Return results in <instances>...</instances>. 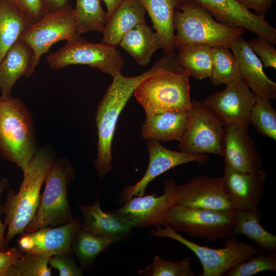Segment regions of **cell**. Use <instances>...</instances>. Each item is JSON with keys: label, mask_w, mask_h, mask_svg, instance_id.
Here are the masks:
<instances>
[{"label": "cell", "mask_w": 276, "mask_h": 276, "mask_svg": "<svg viewBox=\"0 0 276 276\" xmlns=\"http://www.w3.org/2000/svg\"><path fill=\"white\" fill-rule=\"evenodd\" d=\"M17 247L0 250V276H6L10 266L24 254Z\"/></svg>", "instance_id": "ab89813d"}, {"label": "cell", "mask_w": 276, "mask_h": 276, "mask_svg": "<svg viewBox=\"0 0 276 276\" xmlns=\"http://www.w3.org/2000/svg\"><path fill=\"white\" fill-rule=\"evenodd\" d=\"M176 191L175 204L217 211L234 210L224 191L223 176H197L186 183L177 185Z\"/></svg>", "instance_id": "2e32d148"}, {"label": "cell", "mask_w": 276, "mask_h": 276, "mask_svg": "<svg viewBox=\"0 0 276 276\" xmlns=\"http://www.w3.org/2000/svg\"><path fill=\"white\" fill-rule=\"evenodd\" d=\"M146 12L137 0H124L107 19L101 42L115 48L134 26L146 23Z\"/></svg>", "instance_id": "7402d4cb"}, {"label": "cell", "mask_w": 276, "mask_h": 276, "mask_svg": "<svg viewBox=\"0 0 276 276\" xmlns=\"http://www.w3.org/2000/svg\"><path fill=\"white\" fill-rule=\"evenodd\" d=\"M55 159V152L51 147L38 149L27 170L23 173L24 179L18 191H7L1 209L5 215L4 223L7 227V244L16 235L24 233L34 218L39 203L42 185Z\"/></svg>", "instance_id": "3957f363"}, {"label": "cell", "mask_w": 276, "mask_h": 276, "mask_svg": "<svg viewBox=\"0 0 276 276\" xmlns=\"http://www.w3.org/2000/svg\"><path fill=\"white\" fill-rule=\"evenodd\" d=\"M80 219L55 227H45L32 233H24L17 241V248L24 252L52 256L73 254L71 245L80 227Z\"/></svg>", "instance_id": "d6986e66"}, {"label": "cell", "mask_w": 276, "mask_h": 276, "mask_svg": "<svg viewBox=\"0 0 276 276\" xmlns=\"http://www.w3.org/2000/svg\"><path fill=\"white\" fill-rule=\"evenodd\" d=\"M112 244L108 238L84 231L79 227L73 236L71 248L83 268L91 265L98 256Z\"/></svg>", "instance_id": "f1b7e54d"}, {"label": "cell", "mask_w": 276, "mask_h": 276, "mask_svg": "<svg viewBox=\"0 0 276 276\" xmlns=\"http://www.w3.org/2000/svg\"><path fill=\"white\" fill-rule=\"evenodd\" d=\"M256 95L243 78L226 85L203 101L224 127L236 124L248 126Z\"/></svg>", "instance_id": "7c38bea8"}, {"label": "cell", "mask_w": 276, "mask_h": 276, "mask_svg": "<svg viewBox=\"0 0 276 276\" xmlns=\"http://www.w3.org/2000/svg\"><path fill=\"white\" fill-rule=\"evenodd\" d=\"M119 45L141 66H146L149 63L157 50L164 49L160 36L146 23L137 25L127 32Z\"/></svg>", "instance_id": "484cf974"}, {"label": "cell", "mask_w": 276, "mask_h": 276, "mask_svg": "<svg viewBox=\"0 0 276 276\" xmlns=\"http://www.w3.org/2000/svg\"><path fill=\"white\" fill-rule=\"evenodd\" d=\"M249 123L261 135L276 140V111L270 99L256 96Z\"/></svg>", "instance_id": "d6a6232c"}, {"label": "cell", "mask_w": 276, "mask_h": 276, "mask_svg": "<svg viewBox=\"0 0 276 276\" xmlns=\"http://www.w3.org/2000/svg\"><path fill=\"white\" fill-rule=\"evenodd\" d=\"M236 223L233 234H243L254 241L259 253L276 252V236L260 223V210H236Z\"/></svg>", "instance_id": "4316f807"}, {"label": "cell", "mask_w": 276, "mask_h": 276, "mask_svg": "<svg viewBox=\"0 0 276 276\" xmlns=\"http://www.w3.org/2000/svg\"><path fill=\"white\" fill-rule=\"evenodd\" d=\"M164 56L150 68L134 77L119 73L113 77L111 84L99 103L95 114L97 128V153L93 165L102 179L111 170L112 142L119 117L139 83L156 70L167 64Z\"/></svg>", "instance_id": "6da1fadb"}, {"label": "cell", "mask_w": 276, "mask_h": 276, "mask_svg": "<svg viewBox=\"0 0 276 276\" xmlns=\"http://www.w3.org/2000/svg\"><path fill=\"white\" fill-rule=\"evenodd\" d=\"M106 7L107 19L112 14L124 0H102Z\"/></svg>", "instance_id": "ee69618b"}, {"label": "cell", "mask_w": 276, "mask_h": 276, "mask_svg": "<svg viewBox=\"0 0 276 276\" xmlns=\"http://www.w3.org/2000/svg\"><path fill=\"white\" fill-rule=\"evenodd\" d=\"M75 12L78 33L102 32L107 21V13L101 0H76Z\"/></svg>", "instance_id": "1f68e13d"}, {"label": "cell", "mask_w": 276, "mask_h": 276, "mask_svg": "<svg viewBox=\"0 0 276 276\" xmlns=\"http://www.w3.org/2000/svg\"><path fill=\"white\" fill-rule=\"evenodd\" d=\"M191 258H185L179 261L166 260L155 256L151 264L139 270L145 276H194L191 267Z\"/></svg>", "instance_id": "e575fe53"}, {"label": "cell", "mask_w": 276, "mask_h": 276, "mask_svg": "<svg viewBox=\"0 0 276 276\" xmlns=\"http://www.w3.org/2000/svg\"><path fill=\"white\" fill-rule=\"evenodd\" d=\"M50 68L58 70L71 65H86L112 77L121 73L125 61L117 48L102 42H88L82 36L66 41L55 52L47 56Z\"/></svg>", "instance_id": "30bf717a"}, {"label": "cell", "mask_w": 276, "mask_h": 276, "mask_svg": "<svg viewBox=\"0 0 276 276\" xmlns=\"http://www.w3.org/2000/svg\"><path fill=\"white\" fill-rule=\"evenodd\" d=\"M177 55L179 63L190 77L199 80L209 78L212 70V47L191 44L179 50Z\"/></svg>", "instance_id": "f546056e"}, {"label": "cell", "mask_w": 276, "mask_h": 276, "mask_svg": "<svg viewBox=\"0 0 276 276\" xmlns=\"http://www.w3.org/2000/svg\"><path fill=\"white\" fill-rule=\"evenodd\" d=\"M51 256L33 252H24L9 267L6 276H51V267L48 262Z\"/></svg>", "instance_id": "836d02e7"}, {"label": "cell", "mask_w": 276, "mask_h": 276, "mask_svg": "<svg viewBox=\"0 0 276 276\" xmlns=\"http://www.w3.org/2000/svg\"><path fill=\"white\" fill-rule=\"evenodd\" d=\"M9 186V181L5 176H2L0 175V200L1 197L5 190ZM2 206L0 203V213L1 212ZM6 226L3 223L0 218V250H5L8 248V245L6 241V235H5Z\"/></svg>", "instance_id": "b9f144b4"}, {"label": "cell", "mask_w": 276, "mask_h": 276, "mask_svg": "<svg viewBox=\"0 0 276 276\" xmlns=\"http://www.w3.org/2000/svg\"><path fill=\"white\" fill-rule=\"evenodd\" d=\"M155 227L151 235L158 238L166 237L181 243L190 249L197 257L202 267L200 276H222L232 266L259 254L257 247L240 240L235 235L226 239L225 247L214 249L200 245L185 238L169 226Z\"/></svg>", "instance_id": "ba28073f"}, {"label": "cell", "mask_w": 276, "mask_h": 276, "mask_svg": "<svg viewBox=\"0 0 276 276\" xmlns=\"http://www.w3.org/2000/svg\"><path fill=\"white\" fill-rule=\"evenodd\" d=\"M83 215L80 227L92 234L105 237L113 243L124 240L134 228L133 224L126 218L112 211L104 212L99 199L91 205L78 204Z\"/></svg>", "instance_id": "44dd1931"}, {"label": "cell", "mask_w": 276, "mask_h": 276, "mask_svg": "<svg viewBox=\"0 0 276 276\" xmlns=\"http://www.w3.org/2000/svg\"><path fill=\"white\" fill-rule=\"evenodd\" d=\"M223 157L224 167L238 172H252L262 165L248 126L244 125L224 127Z\"/></svg>", "instance_id": "e0dca14e"}, {"label": "cell", "mask_w": 276, "mask_h": 276, "mask_svg": "<svg viewBox=\"0 0 276 276\" xmlns=\"http://www.w3.org/2000/svg\"><path fill=\"white\" fill-rule=\"evenodd\" d=\"M49 266L56 269L60 276H82L83 268L77 266L73 254L52 255L48 262Z\"/></svg>", "instance_id": "74e56055"}, {"label": "cell", "mask_w": 276, "mask_h": 276, "mask_svg": "<svg viewBox=\"0 0 276 276\" xmlns=\"http://www.w3.org/2000/svg\"><path fill=\"white\" fill-rule=\"evenodd\" d=\"M45 13L57 11L68 5V0H43Z\"/></svg>", "instance_id": "7bdbcfd3"}, {"label": "cell", "mask_w": 276, "mask_h": 276, "mask_svg": "<svg viewBox=\"0 0 276 276\" xmlns=\"http://www.w3.org/2000/svg\"><path fill=\"white\" fill-rule=\"evenodd\" d=\"M75 172L67 159H55L46 175L43 194L36 214L24 233H32L41 228L64 224L75 220L68 199V185Z\"/></svg>", "instance_id": "8992f818"}, {"label": "cell", "mask_w": 276, "mask_h": 276, "mask_svg": "<svg viewBox=\"0 0 276 276\" xmlns=\"http://www.w3.org/2000/svg\"><path fill=\"white\" fill-rule=\"evenodd\" d=\"M174 27L175 47L178 50L191 44L229 48L237 37L244 33L242 28L217 21L201 6L186 0L174 11Z\"/></svg>", "instance_id": "5b68a950"}, {"label": "cell", "mask_w": 276, "mask_h": 276, "mask_svg": "<svg viewBox=\"0 0 276 276\" xmlns=\"http://www.w3.org/2000/svg\"><path fill=\"white\" fill-rule=\"evenodd\" d=\"M32 24L40 19L45 13L43 0H6Z\"/></svg>", "instance_id": "f35d334b"}, {"label": "cell", "mask_w": 276, "mask_h": 276, "mask_svg": "<svg viewBox=\"0 0 276 276\" xmlns=\"http://www.w3.org/2000/svg\"><path fill=\"white\" fill-rule=\"evenodd\" d=\"M81 37L77 30L75 10L71 5L45 13L38 21L32 24L19 39L27 44L33 52L32 63L26 76H31L34 73L41 57L48 53L53 44Z\"/></svg>", "instance_id": "9c48e42d"}, {"label": "cell", "mask_w": 276, "mask_h": 276, "mask_svg": "<svg viewBox=\"0 0 276 276\" xmlns=\"http://www.w3.org/2000/svg\"><path fill=\"white\" fill-rule=\"evenodd\" d=\"M144 8L152 22L153 29L160 36L165 54L174 53L175 30L174 13L185 0H137Z\"/></svg>", "instance_id": "d4e9b609"}, {"label": "cell", "mask_w": 276, "mask_h": 276, "mask_svg": "<svg viewBox=\"0 0 276 276\" xmlns=\"http://www.w3.org/2000/svg\"><path fill=\"white\" fill-rule=\"evenodd\" d=\"M32 24L6 0H0V62L8 50Z\"/></svg>", "instance_id": "83f0119b"}, {"label": "cell", "mask_w": 276, "mask_h": 276, "mask_svg": "<svg viewBox=\"0 0 276 276\" xmlns=\"http://www.w3.org/2000/svg\"><path fill=\"white\" fill-rule=\"evenodd\" d=\"M246 9H253L256 14L265 18L267 11L275 0H236Z\"/></svg>", "instance_id": "60d3db41"}, {"label": "cell", "mask_w": 276, "mask_h": 276, "mask_svg": "<svg viewBox=\"0 0 276 276\" xmlns=\"http://www.w3.org/2000/svg\"><path fill=\"white\" fill-rule=\"evenodd\" d=\"M32 114L20 99L0 96V154L24 173L37 152Z\"/></svg>", "instance_id": "277c9868"}, {"label": "cell", "mask_w": 276, "mask_h": 276, "mask_svg": "<svg viewBox=\"0 0 276 276\" xmlns=\"http://www.w3.org/2000/svg\"><path fill=\"white\" fill-rule=\"evenodd\" d=\"M147 146L149 156L148 168L137 183L128 185L121 192L120 200L123 203L132 197L144 195L149 183L170 169L193 162L205 164L209 158L206 154L193 155L168 149L153 140H148Z\"/></svg>", "instance_id": "5bb4252c"}, {"label": "cell", "mask_w": 276, "mask_h": 276, "mask_svg": "<svg viewBox=\"0 0 276 276\" xmlns=\"http://www.w3.org/2000/svg\"><path fill=\"white\" fill-rule=\"evenodd\" d=\"M164 194L132 197L113 212L126 218L134 228L155 227L164 226L168 211L176 203L177 199L176 185L173 179L164 180Z\"/></svg>", "instance_id": "4fadbf2b"}, {"label": "cell", "mask_w": 276, "mask_h": 276, "mask_svg": "<svg viewBox=\"0 0 276 276\" xmlns=\"http://www.w3.org/2000/svg\"><path fill=\"white\" fill-rule=\"evenodd\" d=\"M223 188L236 210H256L266 187V174L261 168L245 173L224 167Z\"/></svg>", "instance_id": "ac0fdd59"}, {"label": "cell", "mask_w": 276, "mask_h": 276, "mask_svg": "<svg viewBox=\"0 0 276 276\" xmlns=\"http://www.w3.org/2000/svg\"><path fill=\"white\" fill-rule=\"evenodd\" d=\"M190 112L166 111L146 117L142 136L148 140L179 142L186 128Z\"/></svg>", "instance_id": "603a6c76"}, {"label": "cell", "mask_w": 276, "mask_h": 276, "mask_svg": "<svg viewBox=\"0 0 276 276\" xmlns=\"http://www.w3.org/2000/svg\"><path fill=\"white\" fill-rule=\"evenodd\" d=\"M247 42L265 67L276 68V50L271 42L260 36Z\"/></svg>", "instance_id": "8d00e7d4"}, {"label": "cell", "mask_w": 276, "mask_h": 276, "mask_svg": "<svg viewBox=\"0 0 276 276\" xmlns=\"http://www.w3.org/2000/svg\"><path fill=\"white\" fill-rule=\"evenodd\" d=\"M196 3L217 21L227 26L245 28L276 43V30L264 18L246 9L236 0H186Z\"/></svg>", "instance_id": "9a60e30c"}, {"label": "cell", "mask_w": 276, "mask_h": 276, "mask_svg": "<svg viewBox=\"0 0 276 276\" xmlns=\"http://www.w3.org/2000/svg\"><path fill=\"white\" fill-rule=\"evenodd\" d=\"M235 223V210L217 211L175 204L167 213L164 226L194 238L214 242L234 235Z\"/></svg>", "instance_id": "52a82bcc"}, {"label": "cell", "mask_w": 276, "mask_h": 276, "mask_svg": "<svg viewBox=\"0 0 276 276\" xmlns=\"http://www.w3.org/2000/svg\"><path fill=\"white\" fill-rule=\"evenodd\" d=\"M229 268L225 276H251L264 271H276V252L259 253Z\"/></svg>", "instance_id": "d590c367"}, {"label": "cell", "mask_w": 276, "mask_h": 276, "mask_svg": "<svg viewBox=\"0 0 276 276\" xmlns=\"http://www.w3.org/2000/svg\"><path fill=\"white\" fill-rule=\"evenodd\" d=\"M238 62L230 49L225 46L212 48V70L209 79L215 85H226L242 79Z\"/></svg>", "instance_id": "4dcf8cb0"}, {"label": "cell", "mask_w": 276, "mask_h": 276, "mask_svg": "<svg viewBox=\"0 0 276 276\" xmlns=\"http://www.w3.org/2000/svg\"><path fill=\"white\" fill-rule=\"evenodd\" d=\"M229 48L239 66L243 79L256 95L270 100L276 97V83L264 73L263 65L242 35L237 37Z\"/></svg>", "instance_id": "ffe728a7"}, {"label": "cell", "mask_w": 276, "mask_h": 276, "mask_svg": "<svg viewBox=\"0 0 276 276\" xmlns=\"http://www.w3.org/2000/svg\"><path fill=\"white\" fill-rule=\"evenodd\" d=\"M192 104L186 130L178 142L180 151L223 157L224 127L203 102L193 100Z\"/></svg>", "instance_id": "8fae6325"}, {"label": "cell", "mask_w": 276, "mask_h": 276, "mask_svg": "<svg viewBox=\"0 0 276 276\" xmlns=\"http://www.w3.org/2000/svg\"><path fill=\"white\" fill-rule=\"evenodd\" d=\"M189 73L179 63L177 55L141 81L133 96L141 105L146 117L166 111L190 112Z\"/></svg>", "instance_id": "7a4b0ae2"}, {"label": "cell", "mask_w": 276, "mask_h": 276, "mask_svg": "<svg viewBox=\"0 0 276 276\" xmlns=\"http://www.w3.org/2000/svg\"><path fill=\"white\" fill-rule=\"evenodd\" d=\"M32 59V50L20 39L8 50L0 62V88L2 96L11 95L16 82L26 76Z\"/></svg>", "instance_id": "cb8c5ba5"}]
</instances>
